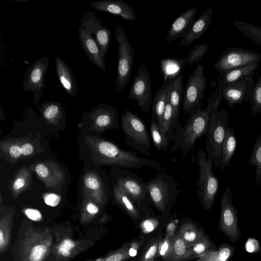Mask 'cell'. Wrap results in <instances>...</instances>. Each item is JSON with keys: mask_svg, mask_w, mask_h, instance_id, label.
Returning <instances> with one entry per match:
<instances>
[{"mask_svg": "<svg viewBox=\"0 0 261 261\" xmlns=\"http://www.w3.org/2000/svg\"><path fill=\"white\" fill-rule=\"evenodd\" d=\"M222 98L216 89L211 97L207 99L206 107L196 113L190 115L184 126L179 123L174 131L170 152L180 148L183 155L194 146L197 140L206 134L213 114L217 111Z\"/></svg>", "mask_w": 261, "mask_h": 261, "instance_id": "cell-1", "label": "cell"}, {"mask_svg": "<svg viewBox=\"0 0 261 261\" xmlns=\"http://www.w3.org/2000/svg\"><path fill=\"white\" fill-rule=\"evenodd\" d=\"M54 243L53 232L50 228L29 226L18 242L15 259L16 261H45Z\"/></svg>", "mask_w": 261, "mask_h": 261, "instance_id": "cell-2", "label": "cell"}, {"mask_svg": "<svg viewBox=\"0 0 261 261\" xmlns=\"http://www.w3.org/2000/svg\"><path fill=\"white\" fill-rule=\"evenodd\" d=\"M146 186L152 205L163 215L169 213L180 192L178 182L172 175L159 172L146 181Z\"/></svg>", "mask_w": 261, "mask_h": 261, "instance_id": "cell-3", "label": "cell"}, {"mask_svg": "<svg viewBox=\"0 0 261 261\" xmlns=\"http://www.w3.org/2000/svg\"><path fill=\"white\" fill-rule=\"evenodd\" d=\"M213 163L211 158H207L206 153L203 149L198 150L197 163L199 167V175L196 185L201 204L206 211L212 208L219 189L218 179L212 170Z\"/></svg>", "mask_w": 261, "mask_h": 261, "instance_id": "cell-4", "label": "cell"}, {"mask_svg": "<svg viewBox=\"0 0 261 261\" xmlns=\"http://www.w3.org/2000/svg\"><path fill=\"white\" fill-rule=\"evenodd\" d=\"M121 124L126 144L142 154L150 156L151 141L147 127L138 115L126 109L121 115Z\"/></svg>", "mask_w": 261, "mask_h": 261, "instance_id": "cell-5", "label": "cell"}, {"mask_svg": "<svg viewBox=\"0 0 261 261\" xmlns=\"http://www.w3.org/2000/svg\"><path fill=\"white\" fill-rule=\"evenodd\" d=\"M115 182L119 185L133 201L147 213L152 205L149 197L146 181L128 169L117 168L113 171Z\"/></svg>", "mask_w": 261, "mask_h": 261, "instance_id": "cell-6", "label": "cell"}, {"mask_svg": "<svg viewBox=\"0 0 261 261\" xmlns=\"http://www.w3.org/2000/svg\"><path fill=\"white\" fill-rule=\"evenodd\" d=\"M229 117L224 109L215 112L212 117L206 136V149L215 167L220 169L222 147L226 129L229 127Z\"/></svg>", "mask_w": 261, "mask_h": 261, "instance_id": "cell-7", "label": "cell"}, {"mask_svg": "<svg viewBox=\"0 0 261 261\" xmlns=\"http://www.w3.org/2000/svg\"><path fill=\"white\" fill-rule=\"evenodd\" d=\"M114 33L118 45V66L115 86L117 92H121L129 81L135 51L125 31L120 24L116 25Z\"/></svg>", "mask_w": 261, "mask_h": 261, "instance_id": "cell-8", "label": "cell"}, {"mask_svg": "<svg viewBox=\"0 0 261 261\" xmlns=\"http://www.w3.org/2000/svg\"><path fill=\"white\" fill-rule=\"evenodd\" d=\"M206 88L203 66L198 64L189 76L184 88L182 105L185 114L191 115L201 110Z\"/></svg>", "mask_w": 261, "mask_h": 261, "instance_id": "cell-9", "label": "cell"}, {"mask_svg": "<svg viewBox=\"0 0 261 261\" xmlns=\"http://www.w3.org/2000/svg\"><path fill=\"white\" fill-rule=\"evenodd\" d=\"M55 240L50 253L45 261H69L94 245V238L73 239L67 235L61 237L55 232Z\"/></svg>", "mask_w": 261, "mask_h": 261, "instance_id": "cell-10", "label": "cell"}, {"mask_svg": "<svg viewBox=\"0 0 261 261\" xmlns=\"http://www.w3.org/2000/svg\"><path fill=\"white\" fill-rule=\"evenodd\" d=\"M232 194L227 187L220 202L218 229L233 244L242 237L238 223L237 211L232 203Z\"/></svg>", "mask_w": 261, "mask_h": 261, "instance_id": "cell-11", "label": "cell"}, {"mask_svg": "<svg viewBox=\"0 0 261 261\" xmlns=\"http://www.w3.org/2000/svg\"><path fill=\"white\" fill-rule=\"evenodd\" d=\"M127 98L135 101L143 113L147 112L153 100L150 73L146 65L142 63L131 84Z\"/></svg>", "mask_w": 261, "mask_h": 261, "instance_id": "cell-12", "label": "cell"}, {"mask_svg": "<svg viewBox=\"0 0 261 261\" xmlns=\"http://www.w3.org/2000/svg\"><path fill=\"white\" fill-rule=\"evenodd\" d=\"M49 60L47 57L38 58L27 69L23 76V91L33 93V100L36 106L42 96L45 88V75L48 70Z\"/></svg>", "mask_w": 261, "mask_h": 261, "instance_id": "cell-13", "label": "cell"}, {"mask_svg": "<svg viewBox=\"0 0 261 261\" xmlns=\"http://www.w3.org/2000/svg\"><path fill=\"white\" fill-rule=\"evenodd\" d=\"M261 55L249 49L229 47L224 50L214 64L220 74L236 68L259 63Z\"/></svg>", "mask_w": 261, "mask_h": 261, "instance_id": "cell-14", "label": "cell"}, {"mask_svg": "<svg viewBox=\"0 0 261 261\" xmlns=\"http://www.w3.org/2000/svg\"><path fill=\"white\" fill-rule=\"evenodd\" d=\"M80 25L95 40L105 59L111 39L110 29L102 23L94 12L87 11L82 16Z\"/></svg>", "mask_w": 261, "mask_h": 261, "instance_id": "cell-15", "label": "cell"}, {"mask_svg": "<svg viewBox=\"0 0 261 261\" xmlns=\"http://www.w3.org/2000/svg\"><path fill=\"white\" fill-rule=\"evenodd\" d=\"M254 83L252 77H247L227 85L218 91V96L224 98L232 108L235 104L241 105L244 101L251 100Z\"/></svg>", "mask_w": 261, "mask_h": 261, "instance_id": "cell-16", "label": "cell"}, {"mask_svg": "<svg viewBox=\"0 0 261 261\" xmlns=\"http://www.w3.org/2000/svg\"><path fill=\"white\" fill-rule=\"evenodd\" d=\"M90 5L98 11L116 15L126 20L136 19L134 8L121 0H101L91 3Z\"/></svg>", "mask_w": 261, "mask_h": 261, "instance_id": "cell-17", "label": "cell"}, {"mask_svg": "<svg viewBox=\"0 0 261 261\" xmlns=\"http://www.w3.org/2000/svg\"><path fill=\"white\" fill-rule=\"evenodd\" d=\"M197 11V7H192L180 15L174 20L167 36V43H171L177 38H184L189 33L195 21Z\"/></svg>", "mask_w": 261, "mask_h": 261, "instance_id": "cell-18", "label": "cell"}, {"mask_svg": "<svg viewBox=\"0 0 261 261\" xmlns=\"http://www.w3.org/2000/svg\"><path fill=\"white\" fill-rule=\"evenodd\" d=\"M79 38L85 54L90 61L103 71H106V63L95 40L80 25Z\"/></svg>", "mask_w": 261, "mask_h": 261, "instance_id": "cell-19", "label": "cell"}, {"mask_svg": "<svg viewBox=\"0 0 261 261\" xmlns=\"http://www.w3.org/2000/svg\"><path fill=\"white\" fill-rule=\"evenodd\" d=\"M55 66L59 81L66 93L72 98L78 94L77 80L69 66L59 56L55 59Z\"/></svg>", "mask_w": 261, "mask_h": 261, "instance_id": "cell-20", "label": "cell"}, {"mask_svg": "<svg viewBox=\"0 0 261 261\" xmlns=\"http://www.w3.org/2000/svg\"><path fill=\"white\" fill-rule=\"evenodd\" d=\"M113 197L116 204L134 221L139 220L144 213H146L140 208L123 189L116 182L114 184Z\"/></svg>", "mask_w": 261, "mask_h": 261, "instance_id": "cell-21", "label": "cell"}, {"mask_svg": "<svg viewBox=\"0 0 261 261\" xmlns=\"http://www.w3.org/2000/svg\"><path fill=\"white\" fill-rule=\"evenodd\" d=\"M174 81L164 83L154 96L151 107V120L161 128L163 114L173 87Z\"/></svg>", "mask_w": 261, "mask_h": 261, "instance_id": "cell-22", "label": "cell"}, {"mask_svg": "<svg viewBox=\"0 0 261 261\" xmlns=\"http://www.w3.org/2000/svg\"><path fill=\"white\" fill-rule=\"evenodd\" d=\"M258 67V63H254L229 70L222 73L220 74L221 79L216 89L219 91L227 85L237 82L247 77L252 78L255 70Z\"/></svg>", "mask_w": 261, "mask_h": 261, "instance_id": "cell-23", "label": "cell"}, {"mask_svg": "<svg viewBox=\"0 0 261 261\" xmlns=\"http://www.w3.org/2000/svg\"><path fill=\"white\" fill-rule=\"evenodd\" d=\"M213 9L207 8L194 23L189 33L182 38L179 45L187 46L199 38L212 22Z\"/></svg>", "mask_w": 261, "mask_h": 261, "instance_id": "cell-24", "label": "cell"}, {"mask_svg": "<svg viewBox=\"0 0 261 261\" xmlns=\"http://www.w3.org/2000/svg\"><path fill=\"white\" fill-rule=\"evenodd\" d=\"M187 62V56L182 59L170 57L162 59L160 61V71L164 83L174 81L181 75Z\"/></svg>", "mask_w": 261, "mask_h": 261, "instance_id": "cell-25", "label": "cell"}, {"mask_svg": "<svg viewBox=\"0 0 261 261\" xmlns=\"http://www.w3.org/2000/svg\"><path fill=\"white\" fill-rule=\"evenodd\" d=\"M177 233L188 248L195 245L205 234L203 229L198 227L194 222L189 221L180 225Z\"/></svg>", "mask_w": 261, "mask_h": 261, "instance_id": "cell-26", "label": "cell"}, {"mask_svg": "<svg viewBox=\"0 0 261 261\" xmlns=\"http://www.w3.org/2000/svg\"><path fill=\"white\" fill-rule=\"evenodd\" d=\"M184 86L183 75H181L174 81L169 97V102L173 111V120L176 126L179 123V114L183 100Z\"/></svg>", "mask_w": 261, "mask_h": 261, "instance_id": "cell-27", "label": "cell"}, {"mask_svg": "<svg viewBox=\"0 0 261 261\" xmlns=\"http://www.w3.org/2000/svg\"><path fill=\"white\" fill-rule=\"evenodd\" d=\"M237 147V139L234 135V128L228 127L222 147V160L220 169L223 171L229 164Z\"/></svg>", "mask_w": 261, "mask_h": 261, "instance_id": "cell-28", "label": "cell"}, {"mask_svg": "<svg viewBox=\"0 0 261 261\" xmlns=\"http://www.w3.org/2000/svg\"><path fill=\"white\" fill-rule=\"evenodd\" d=\"M218 248L208 236L205 234L198 243L189 248L185 261L198 258L206 254L216 251Z\"/></svg>", "mask_w": 261, "mask_h": 261, "instance_id": "cell-29", "label": "cell"}, {"mask_svg": "<svg viewBox=\"0 0 261 261\" xmlns=\"http://www.w3.org/2000/svg\"><path fill=\"white\" fill-rule=\"evenodd\" d=\"M234 247L228 243L219 245L218 249L206 254L195 261H229L232 256Z\"/></svg>", "mask_w": 261, "mask_h": 261, "instance_id": "cell-30", "label": "cell"}, {"mask_svg": "<svg viewBox=\"0 0 261 261\" xmlns=\"http://www.w3.org/2000/svg\"><path fill=\"white\" fill-rule=\"evenodd\" d=\"M176 127L174 122L172 109L169 100L165 109L161 125L162 133L169 143L172 141Z\"/></svg>", "mask_w": 261, "mask_h": 261, "instance_id": "cell-31", "label": "cell"}, {"mask_svg": "<svg viewBox=\"0 0 261 261\" xmlns=\"http://www.w3.org/2000/svg\"><path fill=\"white\" fill-rule=\"evenodd\" d=\"M12 230L10 214L4 216L0 221V254L4 253L10 245Z\"/></svg>", "mask_w": 261, "mask_h": 261, "instance_id": "cell-32", "label": "cell"}, {"mask_svg": "<svg viewBox=\"0 0 261 261\" xmlns=\"http://www.w3.org/2000/svg\"><path fill=\"white\" fill-rule=\"evenodd\" d=\"M232 25L245 36L261 46V27L239 20L233 21Z\"/></svg>", "mask_w": 261, "mask_h": 261, "instance_id": "cell-33", "label": "cell"}, {"mask_svg": "<svg viewBox=\"0 0 261 261\" xmlns=\"http://www.w3.org/2000/svg\"><path fill=\"white\" fill-rule=\"evenodd\" d=\"M189 249L178 233H175L172 241L169 261H185Z\"/></svg>", "mask_w": 261, "mask_h": 261, "instance_id": "cell-34", "label": "cell"}, {"mask_svg": "<svg viewBox=\"0 0 261 261\" xmlns=\"http://www.w3.org/2000/svg\"><path fill=\"white\" fill-rule=\"evenodd\" d=\"M249 164L255 167V180L258 187L261 185V133L256 140Z\"/></svg>", "mask_w": 261, "mask_h": 261, "instance_id": "cell-35", "label": "cell"}, {"mask_svg": "<svg viewBox=\"0 0 261 261\" xmlns=\"http://www.w3.org/2000/svg\"><path fill=\"white\" fill-rule=\"evenodd\" d=\"M129 245L130 243H125L120 248L109 252L104 256L84 261H125L131 257L128 253Z\"/></svg>", "mask_w": 261, "mask_h": 261, "instance_id": "cell-36", "label": "cell"}, {"mask_svg": "<svg viewBox=\"0 0 261 261\" xmlns=\"http://www.w3.org/2000/svg\"><path fill=\"white\" fill-rule=\"evenodd\" d=\"M149 132L155 148L160 151L166 150L169 143L164 137L159 125L154 120H151Z\"/></svg>", "mask_w": 261, "mask_h": 261, "instance_id": "cell-37", "label": "cell"}, {"mask_svg": "<svg viewBox=\"0 0 261 261\" xmlns=\"http://www.w3.org/2000/svg\"><path fill=\"white\" fill-rule=\"evenodd\" d=\"M257 80L254 84L252 98L250 100L252 116L261 113V75L257 74Z\"/></svg>", "mask_w": 261, "mask_h": 261, "instance_id": "cell-38", "label": "cell"}, {"mask_svg": "<svg viewBox=\"0 0 261 261\" xmlns=\"http://www.w3.org/2000/svg\"><path fill=\"white\" fill-rule=\"evenodd\" d=\"M162 236L152 239L147 245L138 261H154L158 252Z\"/></svg>", "mask_w": 261, "mask_h": 261, "instance_id": "cell-39", "label": "cell"}, {"mask_svg": "<svg viewBox=\"0 0 261 261\" xmlns=\"http://www.w3.org/2000/svg\"><path fill=\"white\" fill-rule=\"evenodd\" d=\"M41 109L44 118L46 120H52L58 117L62 113V106L60 102L47 101L41 105Z\"/></svg>", "mask_w": 261, "mask_h": 261, "instance_id": "cell-40", "label": "cell"}, {"mask_svg": "<svg viewBox=\"0 0 261 261\" xmlns=\"http://www.w3.org/2000/svg\"><path fill=\"white\" fill-rule=\"evenodd\" d=\"M208 52V46L206 43L196 44L187 56L188 65L198 63Z\"/></svg>", "mask_w": 261, "mask_h": 261, "instance_id": "cell-41", "label": "cell"}, {"mask_svg": "<svg viewBox=\"0 0 261 261\" xmlns=\"http://www.w3.org/2000/svg\"><path fill=\"white\" fill-rule=\"evenodd\" d=\"M174 234L173 232H171L169 229L165 238L162 239L160 243L158 253L160 254L164 261H169V260L172 241Z\"/></svg>", "mask_w": 261, "mask_h": 261, "instance_id": "cell-42", "label": "cell"}, {"mask_svg": "<svg viewBox=\"0 0 261 261\" xmlns=\"http://www.w3.org/2000/svg\"><path fill=\"white\" fill-rule=\"evenodd\" d=\"M99 211V207L92 203H88L85 207V213L81 217V222L83 224H87L93 219Z\"/></svg>", "mask_w": 261, "mask_h": 261, "instance_id": "cell-43", "label": "cell"}, {"mask_svg": "<svg viewBox=\"0 0 261 261\" xmlns=\"http://www.w3.org/2000/svg\"><path fill=\"white\" fill-rule=\"evenodd\" d=\"M158 225V219L153 217H149L142 222L141 228L144 233H149L153 230Z\"/></svg>", "mask_w": 261, "mask_h": 261, "instance_id": "cell-44", "label": "cell"}, {"mask_svg": "<svg viewBox=\"0 0 261 261\" xmlns=\"http://www.w3.org/2000/svg\"><path fill=\"white\" fill-rule=\"evenodd\" d=\"M245 249L250 253L261 254V247L257 240L249 238L245 243Z\"/></svg>", "mask_w": 261, "mask_h": 261, "instance_id": "cell-45", "label": "cell"}, {"mask_svg": "<svg viewBox=\"0 0 261 261\" xmlns=\"http://www.w3.org/2000/svg\"><path fill=\"white\" fill-rule=\"evenodd\" d=\"M61 200V197L54 193L46 194L44 197V201L46 204L51 207L57 206Z\"/></svg>", "mask_w": 261, "mask_h": 261, "instance_id": "cell-46", "label": "cell"}, {"mask_svg": "<svg viewBox=\"0 0 261 261\" xmlns=\"http://www.w3.org/2000/svg\"><path fill=\"white\" fill-rule=\"evenodd\" d=\"M24 213L29 219L33 221L39 222L42 219V214L38 210L28 208L24 210Z\"/></svg>", "mask_w": 261, "mask_h": 261, "instance_id": "cell-47", "label": "cell"}, {"mask_svg": "<svg viewBox=\"0 0 261 261\" xmlns=\"http://www.w3.org/2000/svg\"><path fill=\"white\" fill-rule=\"evenodd\" d=\"M143 241L144 238H141L140 239L130 243L128 253L130 257H134L137 255L138 250Z\"/></svg>", "mask_w": 261, "mask_h": 261, "instance_id": "cell-48", "label": "cell"}, {"mask_svg": "<svg viewBox=\"0 0 261 261\" xmlns=\"http://www.w3.org/2000/svg\"><path fill=\"white\" fill-rule=\"evenodd\" d=\"M86 187L92 190H96L99 187V182L96 178L94 177H89L85 180Z\"/></svg>", "mask_w": 261, "mask_h": 261, "instance_id": "cell-49", "label": "cell"}, {"mask_svg": "<svg viewBox=\"0 0 261 261\" xmlns=\"http://www.w3.org/2000/svg\"><path fill=\"white\" fill-rule=\"evenodd\" d=\"M35 170L37 174L42 178H45L48 175L47 168L43 164H40L36 165Z\"/></svg>", "mask_w": 261, "mask_h": 261, "instance_id": "cell-50", "label": "cell"}, {"mask_svg": "<svg viewBox=\"0 0 261 261\" xmlns=\"http://www.w3.org/2000/svg\"><path fill=\"white\" fill-rule=\"evenodd\" d=\"M21 154L28 155L31 154L33 151V147L31 144L25 143L21 147Z\"/></svg>", "mask_w": 261, "mask_h": 261, "instance_id": "cell-51", "label": "cell"}, {"mask_svg": "<svg viewBox=\"0 0 261 261\" xmlns=\"http://www.w3.org/2000/svg\"><path fill=\"white\" fill-rule=\"evenodd\" d=\"M9 153L11 156L18 158L21 154V147L17 145L12 146L9 149Z\"/></svg>", "mask_w": 261, "mask_h": 261, "instance_id": "cell-52", "label": "cell"}, {"mask_svg": "<svg viewBox=\"0 0 261 261\" xmlns=\"http://www.w3.org/2000/svg\"><path fill=\"white\" fill-rule=\"evenodd\" d=\"M25 180L23 178H18L14 181L13 187L15 190H18L24 186Z\"/></svg>", "mask_w": 261, "mask_h": 261, "instance_id": "cell-53", "label": "cell"}]
</instances>
